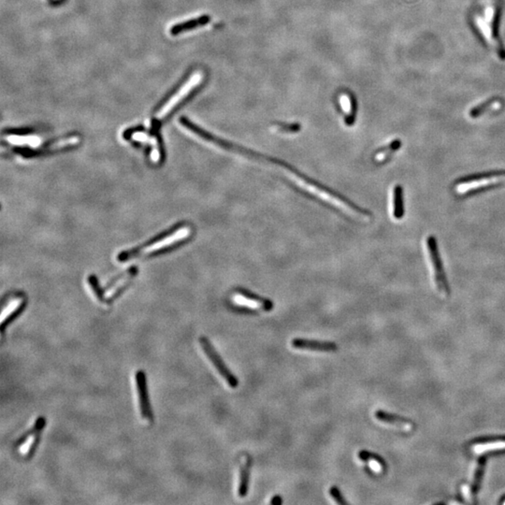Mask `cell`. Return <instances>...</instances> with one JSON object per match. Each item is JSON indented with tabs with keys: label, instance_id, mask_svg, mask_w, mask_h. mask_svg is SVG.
Masks as SVG:
<instances>
[{
	"label": "cell",
	"instance_id": "obj_5",
	"mask_svg": "<svg viewBox=\"0 0 505 505\" xmlns=\"http://www.w3.org/2000/svg\"><path fill=\"white\" fill-rule=\"evenodd\" d=\"M427 246L429 250V255L431 257V261L433 264V272H434V281L436 284V287L439 290V292L444 295L445 297L450 296V287H449L447 278L445 275V272L443 269L442 260L440 257L438 243L436 238L431 235L427 239Z\"/></svg>",
	"mask_w": 505,
	"mask_h": 505
},
{
	"label": "cell",
	"instance_id": "obj_12",
	"mask_svg": "<svg viewBox=\"0 0 505 505\" xmlns=\"http://www.w3.org/2000/svg\"><path fill=\"white\" fill-rule=\"evenodd\" d=\"M374 416L377 420H379L380 422L398 427L405 432H412L415 429V424L413 421L399 415L388 413L383 410H378L375 412Z\"/></svg>",
	"mask_w": 505,
	"mask_h": 505
},
{
	"label": "cell",
	"instance_id": "obj_10",
	"mask_svg": "<svg viewBox=\"0 0 505 505\" xmlns=\"http://www.w3.org/2000/svg\"><path fill=\"white\" fill-rule=\"evenodd\" d=\"M291 345L295 349L316 351V352H327V353L337 352L339 349L338 345L335 343H332V342H322V341H316V340L302 339V338L293 339L291 342Z\"/></svg>",
	"mask_w": 505,
	"mask_h": 505
},
{
	"label": "cell",
	"instance_id": "obj_15",
	"mask_svg": "<svg viewBox=\"0 0 505 505\" xmlns=\"http://www.w3.org/2000/svg\"><path fill=\"white\" fill-rule=\"evenodd\" d=\"M340 105L345 115L347 125H353L357 114V103L353 96L344 94L340 96Z\"/></svg>",
	"mask_w": 505,
	"mask_h": 505
},
{
	"label": "cell",
	"instance_id": "obj_2",
	"mask_svg": "<svg viewBox=\"0 0 505 505\" xmlns=\"http://www.w3.org/2000/svg\"><path fill=\"white\" fill-rule=\"evenodd\" d=\"M191 234H192V229L189 225L181 226L176 230H174L173 232L168 233L165 237L159 238L158 240L152 241L148 245H145L142 248L137 249V250L131 251L129 253H125L122 257L125 259H128L129 257L150 256L152 254L160 252L161 250H163V249L169 248V247L177 244L178 242L185 241L187 238L190 237Z\"/></svg>",
	"mask_w": 505,
	"mask_h": 505
},
{
	"label": "cell",
	"instance_id": "obj_24",
	"mask_svg": "<svg viewBox=\"0 0 505 505\" xmlns=\"http://www.w3.org/2000/svg\"><path fill=\"white\" fill-rule=\"evenodd\" d=\"M276 129L280 130L282 132H297L300 130L301 127L299 124H277L275 125Z\"/></svg>",
	"mask_w": 505,
	"mask_h": 505
},
{
	"label": "cell",
	"instance_id": "obj_16",
	"mask_svg": "<svg viewBox=\"0 0 505 505\" xmlns=\"http://www.w3.org/2000/svg\"><path fill=\"white\" fill-rule=\"evenodd\" d=\"M404 214L403 189L401 185H396L393 190V216L397 220H401L404 216Z\"/></svg>",
	"mask_w": 505,
	"mask_h": 505
},
{
	"label": "cell",
	"instance_id": "obj_14",
	"mask_svg": "<svg viewBox=\"0 0 505 505\" xmlns=\"http://www.w3.org/2000/svg\"><path fill=\"white\" fill-rule=\"evenodd\" d=\"M499 177H505V170H490V171H484V172H478L474 174H470L466 176L461 177L457 179L456 184L458 185H470L476 182L480 181H488L491 179H495Z\"/></svg>",
	"mask_w": 505,
	"mask_h": 505
},
{
	"label": "cell",
	"instance_id": "obj_13",
	"mask_svg": "<svg viewBox=\"0 0 505 505\" xmlns=\"http://www.w3.org/2000/svg\"><path fill=\"white\" fill-rule=\"evenodd\" d=\"M210 21H211V17L209 15H201V16L194 18L192 20H188V21H185V22L172 25L169 29V33L171 36H177L182 33L191 31L193 29L206 25L209 24Z\"/></svg>",
	"mask_w": 505,
	"mask_h": 505
},
{
	"label": "cell",
	"instance_id": "obj_8",
	"mask_svg": "<svg viewBox=\"0 0 505 505\" xmlns=\"http://www.w3.org/2000/svg\"><path fill=\"white\" fill-rule=\"evenodd\" d=\"M25 298L22 295H14L7 298L2 305L1 313V330L4 334L5 329L8 325L16 319L17 316L24 311L25 307Z\"/></svg>",
	"mask_w": 505,
	"mask_h": 505
},
{
	"label": "cell",
	"instance_id": "obj_7",
	"mask_svg": "<svg viewBox=\"0 0 505 505\" xmlns=\"http://www.w3.org/2000/svg\"><path fill=\"white\" fill-rule=\"evenodd\" d=\"M135 382H136V389L137 393H138L139 408H140L141 417L146 422L152 423L153 421V414H152V406L150 403L149 395H148L146 374L144 370L139 369L137 371L136 374H135Z\"/></svg>",
	"mask_w": 505,
	"mask_h": 505
},
{
	"label": "cell",
	"instance_id": "obj_4",
	"mask_svg": "<svg viewBox=\"0 0 505 505\" xmlns=\"http://www.w3.org/2000/svg\"><path fill=\"white\" fill-rule=\"evenodd\" d=\"M45 426L46 419L43 417H38L31 429L27 430L14 443V451L18 457L24 460H28L34 456L40 443L42 430Z\"/></svg>",
	"mask_w": 505,
	"mask_h": 505
},
{
	"label": "cell",
	"instance_id": "obj_25",
	"mask_svg": "<svg viewBox=\"0 0 505 505\" xmlns=\"http://www.w3.org/2000/svg\"><path fill=\"white\" fill-rule=\"evenodd\" d=\"M270 504L272 505H281L283 504V499H282L280 495H275L271 500Z\"/></svg>",
	"mask_w": 505,
	"mask_h": 505
},
{
	"label": "cell",
	"instance_id": "obj_1",
	"mask_svg": "<svg viewBox=\"0 0 505 505\" xmlns=\"http://www.w3.org/2000/svg\"><path fill=\"white\" fill-rule=\"evenodd\" d=\"M499 16L500 8L492 4L484 9L483 14L475 16V24L480 30L482 36L489 42L501 60H505V48L499 36Z\"/></svg>",
	"mask_w": 505,
	"mask_h": 505
},
{
	"label": "cell",
	"instance_id": "obj_26",
	"mask_svg": "<svg viewBox=\"0 0 505 505\" xmlns=\"http://www.w3.org/2000/svg\"><path fill=\"white\" fill-rule=\"evenodd\" d=\"M499 505H505V495L501 498V500L499 501Z\"/></svg>",
	"mask_w": 505,
	"mask_h": 505
},
{
	"label": "cell",
	"instance_id": "obj_17",
	"mask_svg": "<svg viewBox=\"0 0 505 505\" xmlns=\"http://www.w3.org/2000/svg\"><path fill=\"white\" fill-rule=\"evenodd\" d=\"M6 141L8 144L16 146H27L37 148L39 147L41 143V140L39 137L29 136V135H8L6 137Z\"/></svg>",
	"mask_w": 505,
	"mask_h": 505
},
{
	"label": "cell",
	"instance_id": "obj_18",
	"mask_svg": "<svg viewBox=\"0 0 505 505\" xmlns=\"http://www.w3.org/2000/svg\"><path fill=\"white\" fill-rule=\"evenodd\" d=\"M251 466L252 462L249 459L245 464L241 468L240 472V485L238 489V495L241 498L247 496L250 486V477H251Z\"/></svg>",
	"mask_w": 505,
	"mask_h": 505
},
{
	"label": "cell",
	"instance_id": "obj_3",
	"mask_svg": "<svg viewBox=\"0 0 505 505\" xmlns=\"http://www.w3.org/2000/svg\"><path fill=\"white\" fill-rule=\"evenodd\" d=\"M203 80V74L201 72L193 73L189 79L185 81L182 86L177 90L168 100L161 106L156 112L155 117L158 121L164 120L173 112L177 107L183 103L185 99L192 94L193 92L201 85Z\"/></svg>",
	"mask_w": 505,
	"mask_h": 505
},
{
	"label": "cell",
	"instance_id": "obj_11",
	"mask_svg": "<svg viewBox=\"0 0 505 505\" xmlns=\"http://www.w3.org/2000/svg\"><path fill=\"white\" fill-rule=\"evenodd\" d=\"M133 276H134V273H132V272L126 273L124 275H122L117 280L113 282L108 289L104 290L103 292H101V295L98 299L101 301H106V302H110L112 300H114L123 292V290L127 288V286L129 285V282L132 279Z\"/></svg>",
	"mask_w": 505,
	"mask_h": 505
},
{
	"label": "cell",
	"instance_id": "obj_20",
	"mask_svg": "<svg viewBox=\"0 0 505 505\" xmlns=\"http://www.w3.org/2000/svg\"><path fill=\"white\" fill-rule=\"evenodd\" d=\"M358 457L359 458L364 461V462H373V463H376L377 465L379 466L383 472H385L386 470V462H385L384 457H381L380 455H378L376 453H372V452H369L367 450H361L359 452L358 454Z\"/></svg>",
	"mask_w": 505,
	"mask_h": 505
},
{
	"label": "cell",
	"instance_id": "obj_21",
	"mask_svg": "<svg viewBox=\"0 0 505 505\" xmlns=\"http://www.w3.org/2000/svg\"><path fill=\"white\" fill-rule=\"evenodd\" d=\"M79 143H80V138L79 137H68V138H64V139H61V140H57L56 142L52 143L51 144L49 145L48 149L51 152H53V151H59V150H62V149L68 148V147L75 146V145L78 144Z\"/></svg>",
	"mask_w": 505,
	"mask_h": 505
},
{
	"label": "cell",
	"instance_id": "obj_22",
	"mask_svg": "<svg viewBox=\"0 0 505 505\" xmlns=\"http://www.w3.org/2000/svg\"><path fill=\"white\" fill-rule=\"evenodd\" d=\"M401 142L400 140H394L389 144L386 145L385 148H383L382 150H380L379 152H377L375 159L378 162L385 160L390 154H392L393 152H397L401 148Z\"/></svg>",
	"mask_w": 505,
	"mask_h": 505
},
{
	"label": "cell",
	"instance_id": "obj_6",
	"mask_svg": "<svg viewBox=\"0 0 505 505\" xmlns=\"http://www.w3.org/2000/svg\"><path fill=\"white\" fill-rule=\"evenodd\" d=\"M202 350L206 354L207 358L212 361L213 365L216 367L219 374L224 378V381L227 383L231 388H237L239 385V379L233 373L230 369L227 368L221 356L217 352L215 346L212 345L208 338L201 336L199 340Z\"/></svg>",
	"mask_w": 505,
	"mask_h": 505
},
{
	"label": "cell",
	"instance_id": "obj_19",
	"mask_svg": "<svg viewBox=\"0 0 505 505\" xmlns=\"http://www.w3.org/2000/svg\"><path fill=\"white\" fill-rule=\"evenodd\" d=\"M502 104V99L499 98V97H491L488 100H486L485 102H483L481 104L477 105L475 107H473V109H471V111L469 112V115L471 118H478L480 117L483 114H485L486 112H489L490 110H492L491 108L493 107H499Z\"/></svg>",
	"mask_w": 505,
	"mask_h": 505
},
{
	"label": "cell",
	"instance_id": "obj_23",
	"mask_svg": "<svg viewBox=\"0 0 505 505\" xmlns=\"http://www.w3.org/2000/svg\"><path fill=\"white\" fill-rule=\"evenodd\" d=\"M329 494L330 496L333 498V500L336 502L338 505H347L348 503L345 501L344 495L342 494L341 490L338 488V487H331L329 489Z\"/></svg>",
	"mask_w": 505,
	"mask_h": 505
},
{
	"label": "cell",
	"instance_id": "obj_9",
	"mask_svg": "<svg viewBox=\"0 0 505 505\" xmlns=\"http://www.w3.org/2000/svg\"><path fill=\"white\" fill-rule=\"evenodd\" d=\"M468 448L473 454H482L493 450L505 449V435L477 438L469 442Z\"/></svg>",
	"mask_w": 505,
	"mask_h": 505
}]
</instances>
